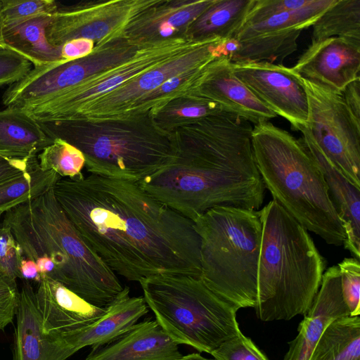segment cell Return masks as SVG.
Here are the masks:
<instances>
[{
    "instance_id": "cell-1",
    "label": "cell",
    "mask_w": 360,
    "mask_h": 360,
    "mask_svg": "<svg viewBox=\"0 0 360 360\" xmlns=\"http://www.w3.org/2000/svg\"><path fill=\"white\" fill-rule=\"evenodd\" d=\"M53 190L83 239L115 274L137 282L158 275L200 278L194 221L138 181L90 174L60 179Z\"/></svg>"
},
{
    "instance_id": "cell-2",
    "label": "cell",
    "mask_w": 360,
    "mask_h": 360,
    "mask_svg": "<svg viewBox=\"0 0 360 360\" xmlns=\"http://www.w3.org/2000/svg\"><path fill=\"white\" fill-rule=\"evenodd\" d=\"M252 128L226 111L181 123L169 130L176 141L174 160L138 182L193 221L216 207L258 210L265 186L254 158Z\"/></svg>"
},
{
    "instance_id": "cell-3",
    "label": "cell",
    "mask_w": 360,
    "mask_h": 360,
    "mask_svg": "<svg viewBox=\"0 0 360 360\" xmlns=\"http://www.w3.org/2000/svg\"><path fill=\"white\" fill-rule=\"evenodd\" d=\"M23 257L49 259L50 278L100 308L111 305L124 287L87 245L57 201L53 188L8 210L3 217Z\"/></svg>"
},
{
    "instance_id": "cell-4",
    "label": "cell",
    "mask_w": 360,
    "mask_h": 360,
    "mask_svg": "<svg viewBox=\"0 0 360 360\" xmlns=\"http://www.w3.org/2000/svg\"><path fill=\"white\" fill-rule=\"evenodd\" d=\"M256 315L263 321L305 314L321 284L326 261L308 231L272 200L261 210Z\"/></svg>"
},
{
    "instance_id": "cell-5",
    "label": "cell",
    "mask_w": 360,
    "mask_h": 360,
    "mask_svg": "<svg viewBox=\"0 0 360 360\" xmlns=\"http://www.w3.org/2000/svg\"><path fill=\"white\" fill-rule=\"evenodd\" d=\"M251 139L257 169L273 200L326 243L343 245L345 230L323 174L301 140L269 121L255 124Z\"/></svg>"
},
{
    "instance_id": "cell-6",
    "label": "cell",
    "mask_w": 360,
    "mask_h": 360,
    "mask_svg": "<svg viewBox=\"0 0 360 360\" xmlns=\"http://www.w3.org/2000/svg\"><path fill=\"white\" fill-rule=\"evenodd\" d=\"M38 122L53 140L79 149L92 174L139 181L169 165L176 153L174 134L151 117Z\"/></svg>"
},
{
    "instance_id": "cell-7",
    "label": "cell",
    "mask_w": 360,
    "mask_h": 360,
    "mask_svg": "<svg viewBox=\"0 0 360 360\" xmlns=\"http://www.w3.org/2000/svg\"><path fill=\"white\" fill-rule=\"evenodd\" d=\"M194 224L200 239V278L238 310L255 308L262 234L259 210L216 207Z\"/></svg>"
},
{
    "instance_id": "cell-8",
    "label": "cell",
    "mask_w": 360,
    "mask_h": 360,
    "mask_svg": "<svg viewBox=\"0 0 360 360\" xmlns=\"http://www.w3.org/2000/svg\"><path fill=\"white\" fill-rule=\"evenodd\" d=\"M143 299L162 329L176 343L210 354L241 332L238 309L200 278L158 275L139 281Z\"/></svg>"
},
{
    "instance_id": "cell-9",
    "label": "cell",
    "mask_w": 360,
    "mask_h": 360,
    "mask_svg": "<svg viewBox=\"0 0 360 360\" xmlns=\"http://www.w3.org/2000/svg\"><path fill=\"white\" fill-rule=\"evenodd\" d=\"M302 81L308 100V120L297 129L301 141L311 155L326 159L360 188V121L342 94Z\"/></svg>"
},
{
    "instance_id": "cell-10",
    "label": "cell",
    "mask_w": 360,
    "mask_h": 360,
    "mask_svg": "<svg viewBox=\"0 0 360 360\" xmlns=\"http://www.w3.org/2000/svg\"><path fill=\"white\" fill-rule=\"evenodd\" d=\"M198 41L180 36L144 42L124 61L45 102L22 109L38 122L70 120L91 101L185 52Z\"/></svg>"
},
{
    "instance_id": "cell-11",
    "label": "cell",
    "mask_w": 360,
    "mask_h": 360,
    "mask_svg": "<svg viewBox=\"0 0 360 360\" xmlns=\"http://www.w3.org/2000/svg\"><path fill=\"white\" fill-rule=\"evenodd\" d=\"M121 36L95 44L87 56L65 62L33 67L2 96L7 108H25L45 102L63 91L132 56L143 45Z\"/></svg>"
},
{
    "instance_id": "cell-12",
    "label": "cell",
    "mask_w": 360,
    "mask_h": 360,
    "mask_svg": "<svg viewBox=\"0 0 360 360\" xmlns=\"http://www.w3.org/2000/svg\"><path fill=\"white\" fill-rule=\"evenodd\" d=\"M225 41L219 37L199 40L185 52L91 101L70 120H125L138 101L168 79L203 68L216 58L224 55Z\"/></svg>"
},
{
    "instance_id": "cell-13",
    "label": "cell",
    "mask_w": 360,
    "mask_h": 360,
    "mask_svg": "<svg viewBox=\"0 0 360 360\" xmlns=\"http://www.w3.org/2000/svg\"><path fill=\"white\" fill-rule=\"evenodd\" d=\"M160 0H110L60 6L46 29L49 41L61 47L77 39L93 41L123 36L127 27Z\"/></svg>"
},
{
    "instance_id": "cell-14",
    "label": "cell",
    "mask_w": 360,
    "mask_h": 360,
    "mask_svg": "<svg viewBox=\"0 0 360 360\" xmlns=\"http://www.w3.org/2000/svg\"><path fill=\"white\" fill-rule=\"evenodd\" d=\"M335 1L313 0L301 9L242 25L231 38L237 41L238 49L229 58L232 63L281 64L297 50V41L302 31L312 26Z\"/></svg>"
},
{
    "instance_id": "cell-15",
    "label": "cell",
    "mask_w": 360,
    "mask_h": 360,
    "mask_svg": "<svg viewBox=\"0 0 360 360\" xmlns=\"http://www.w3.org/2000/svg\"><path fill=\"white\" fill-rule=\"evenodd\" d=\"M236 77L292 129L307 124L308 100L302 77L292 68L268 62L232 63Z\"/></svg>"
},
{
    "instance_id": "cell-16",
    "label": "cell",
    "mask_w": 360,
    "mask_h": 360,
    "mask_svg": "<svg viewBox=\"0 0 360 360\" xmlns=\"http://www.w3.org/2000/svg\"><path fill=\"white\" fill-rule=\"evenodd\" d=\"M291 68L302 79L342 94L360 78V41L330 37L313 42Z\"/></svg>"
},
{
    "instance_id": "cell-17",
    "label": "cell",
    "mask_w": 360,
    "mask_h": 360,
    "mask_svg": "<svg viewBox=\"0 0 360 360\" xmlns=\"http://www.w3.org/2000/svg\"><path fill=\"white\" fill-rule=\"evenodd\" d=\"M191 94L210 100L224 111L254 124L277 116L236 77L232 62L226 55L216 58L205 68Z\"/></svg>"
},
{
    "instance_id": "cell-18",
    "label": "cell",
    "mask_w": 360,
    "mask_h": 360,
    "mask_svg": "<svg viewBox=\"0 0 360 360\" xmlns=\"http://www.w3.org/2000/svg\"><path fill=\"white\" fill-rule=\"evenodd\" d=\"M38 284L35 295L42 331L54 342L62 335L99 319L106 312L107 307L91 304L50 278L42 276Z\"/></svg>"
},
{
    "instance_id": "cell-19",
    "label": "cell",
    "mask_w": 360,
    "mask_h": 360,
    "mask_svg": "<svg viewBox=\"0 0 360 360\" xmlns=\"http://www.w3.org/2000/svg\"><path fill=\"white\" fill-rule=\"evenodd\" d=\"M350 316L341 293L338 265L328 268L312 304L298 327V334L289 342L283 360H308L326 327L335 319Z\"/></svg>"
},
{
    "instance_id": "cell-20",
    "label": "cell",
    "mask_w": 360,
    "mask_h": 360,
    "mask_svg": "<svg viewBox=\"0 0 360 360\" xmlns=\"http://www.w3.org/2000/svg\"><path fill=\"white\" fill-rule=\"evenodd\" d=\"M148 306L143 297H130L124 286L118 298L99 319L60 336L56 340L70 357L86 346L107 344L128 330L146 314Z\"/></svg>"
},
{
    "instance_id": "cell-21",
    "label": "cell",
    "mask_w": 360,
    "mask_h": 360,
    "mask_svg": "<svg viewBox=\"0 0 360 360\" xmlns=\"http://www.w3.org/2000/svg\"><path fill=\"white\" fill-rule=\"evenodd\" d=\"M183 356L156 321L136 323L114 340L92 347L85 360H174Z\"/></svg>"
},
{
    "instance_id": "cell-22",
    "label": "cell",
    "mask_w": 360,
    "mask_h": 360,
    "mask_svg": "<svg viewBox=\"0 0 360 360\" xmlns=\"http://www.w3.org/2000/svg\"><path fill=\"white\" fill-rule=\"evenodd\" d=\"M214 0H160L125 29L123 37L139 43L184 36L190 25Z\"/></svg>"
},
{
    "instance_id": "cell-23",
    "label": "cell",
    "mask_w": 360,
    "mask_h": 360,
    "mask_svg": "<svg viewBox=\"0 0 360 360\" xmlns=\"http://www.w3.org/2000/svg\"><path fill=\"white\" fill-rule=\"evenodd\" d=\"M15 317L13 360H65L68 358L63 349L43 333L35 290L28 281L22 280Z\"/></svg>"
},
{
    "instance_id": "cell-24",
    "label": "cell",
    "mask_w": 360,
    "mask_h": 360,
    "mask_svg": "<svg viewBox=\"0 0 360 360\" xmlns=\"http://www.w3.org/2000/svg\"><path fill=\"white\" fill-rule=\"evenodd\" d=\"M323 174L329 194L345 233L343 245L354 257L360 256V188L326 159L311 155Z\"/></svg>"
},
{
    "instance_id": "cell-25",
    "label": "cell",
    "mask_w": 360,
    "mask_h": 360,
    "mask_svg": "<svg viewBox=\"0 0 360 360\" xmlns=\"http://www.w3.org/2000/svg\"><path fill=\"white\" fill-rule=\"evenodd\" d=\"M53 141L24 110L6 108L0 110V155L26 160L38 155Z\"/></svg>"
},
{
    "instance_id": "cell-26",
    "label": "cell",
    "mask_w": 360,
    "mask_h": 360,
    "mask_svg": "<svg viewBox=\"0 0 360 360\" xmlns=\"http://www.w3.org/2000/svg\"><path fill=\"white\" fill-rule=\"evenodd\" d=\"M51 17L43 15L4 26L5 45L30 60L34 68L65 62L61 56V47L53 46L46 35Z\"/></svg>"
},
{
    "instance_id": "cell-27",
    "label": "cell",
    "mask_w": 360,
    "mask_h": 360,
    "mask_svg": "<svg viewBox=\"0 0 360 360\" xmlns=\"http://www.w3.org/2000/svg\"><path fill=\"white\" fill-rule=\"evenodd\" d=\"M252 0H214L186 30L185 35L200 40L230 39L242 25Z\"/></svg>"
},
{
    "instance_id": "cell-28",
    "label": "cell",
    "mask_w": 360,
    "mask_h": 360,
    "mask_svg": "<svg viewBox=\"0 0 360 360\" xmlns=\"http://www.w3.org/2000/svg\"><path fill=\"white\" fill-rule=\"evenodd\" d=\"M308 360H360V317L342 316L324 330Z\"/></svg>"
},
{
    "instance_id": "cell-29",
    "label": "cell",
    "mask_w": 360,
    "mask_h": 360,
    "mask_svg": "<svg viewBox=\"0 0 360 360\" xmlns=\"http://www.w3.org/2000/svg\"><path fill=\"white\" fill-rule=\"evenodd\" d=\"M61 179L53 171L39 167L37 155L28 159L27 169L20 176L0 184V212L37 197L53 188Z\"/></svg>"
},
{
    "instance_id": "cell-30",
    "label": "cell",
    "mask_w": 360,
    "mask_h": 360,
    "mask_svg": "<svg viewBox=\"0 0 360 360\" xmlns=\"http://www.w3.org/2000/svg\"><path fill=\"white\" fill-rule=\"evenodd\" d=\"M311 27V43L330 37L360 41V0H336Z\"/></svg>"
},
{
    "instance_id": "cell-31",
    "label": "cell",
    "mask_w": 360,
    "mask_h": 360,
    "mask_svg": "<svg viewBox=\"0 0 360 360\" xmlns=\"http://www.w3.org/2000/svg\"><path fill=\"white\" fill-rule=\"evenodd\" d=\"M39 167L44 171H53L61 179H79L84 176L82 169L85 160L82 152L69 143L54 139L37 155Z\"/></svg>"
},
{
    "instance_id": "cell-32",
    "label": "cell",
    "mask_w": 360,
    "mask_h": 360,
    "mask_svg": "<svg viewBox=\"0 0 360 360\" xmlns=\"http://www.w3.org/2000/svg\"><path fill=\"white\" fill-rule=\"evenodd\" d=\"M223 111L216 103L190 94L171 102L154 117V120L160 127L168 131L181 123L195 121Z\"/></svg>"
},
{
    "instance_id": "cell-33",
    "label": "cell",
    "mask_w": 360,
    "mask_h": 360,
    "mask_svg": "<svg viewBox=\"0 0 360 360\" xmlns=\"http://www.w3.org/2000/svg\"><path fill=\"white\" fill-rule=\"evenodd\" d=\"M58 4L52 0H1L0 15L4 26L43 15H53Z\"/></svg>"
},
{
    "instance_id": "cell-34",
    "label": "cell",
    "mask_w": 360,
    "mask_h": 360,
    "mask_svg": "<svg viewBox=\"0 0 360 360\" xmlns=\"http://www.w3.org/2000/svg\"><path fill=\"white\" fill-rule=\"evenodd\" d=\"M343 301L351 316L360 315V264L355 257L345 258L338 264Z\"/></svg>"
},
{
    "instance_id": "cell-35",
    "label": "cell",
    "mask_w": 360,
    "mask_h": 360,
    "mask_svg": "<svg viewBox=\"0 0 360 360\" xmlns=\"http://www.w3.org/2000/svg\"><path fill=\"white\" fill-rule=\"evenodd\" d=\"M210 354L213 360H269L251 339L241 332L224 342Z\"/></svg>"
},
{
    "instance_id": "cell-36",
    "label": "cell",
    "mask_w": 360,
    "mask_h": 360,
    "mask_svg": "<svg viewBox=\"0 0 360 360\" xmlns=\"http://www.w3.org/2000/svg\"><path fill=\"white\" fill-rule=\"evenodd\" d=\"M23 258L22 250L11 230L1 224L0 228V274L16 283L21 279L20 267Z\"/></svg>"
},
{
    "instance_id": "cell-37",
    "label": "cell",
    "mask_w": 360,
    "mask_h": 360,
    "mask_svg": "<svg viewBox=\"0 0 360 360\" xmlns=\"http://www.w3.org/2000/svg\"><path fill=\"white\" fill-rule=\"evenodd\" d=\"M313 0H252L242 25L263 20L272 15L301 9Z\"/></svg>"
},
{
    "instance_id": "cell-38",
    "label": "cell",
    "mask_w": 360,
    "mask_h": 360,
    "mask_svg": "<svg viewBox=\"0 0 360 360\" xmlns=\"http://www.w3.org/2000/svg\"><path fill=\"white\" fill-rule=\"evenodd\" d=\"M32 68V63L20 53L7 46L0 48V87L21 80Z\"/></svg>"
},
{
    "instance_id": "cell-39",
    "label": "cell",
    "mask_w": 360,
    "mask_h": 360,
    "mask_svg": "<svg viewBox=\"0 0 360 360\" xmlns=\"http://www.w3.org/2000/svg\"><path fill=\"white\" fill-rule=\"evenodd\" d=\"M20 300L17 283L0 274V330L13 322Z\"/></svg>"
},
{
    "instance_id": "cell-40",
    "label": "cell",
    "mask_w": 360,
    "mask_h": 360,
    "mask_svg": "<svg viewBox=\"0 0 360 360\" xmlns=\"http://www.w3.org/2000/svg\"><path fill=\"white\" fill-rule=\"evenodd\" d=\"M95 43L89 39H77L65 43L61 46V56L65 61L76 60L89 55Z\"/></svg>"
},
{
    "instance_id": "cell-41",
    "label": "cell",
    "mask_w": 360,
    "mask_h": 360,
    "mask_svg": "<svg viewBox=\"0 0 360 360\" xmlns=\"http://www.w3.org/2000/svg\"><path fill=\"white\" fill-rule=\"evenodd\" d=\"M28 159L15 160L0 155V184L22 175L27 169Z\"/></svg>"
},
{
    "instance_id": "cell-42",
    "label": "cell",
    "mask_w": 360,
    "mask_h": 360,
    "mask_svg": "<svg viewBox=\"0 0 360 360\" xmlns=\"http://www.w3.org/2000/svg\"><path fill=\"white\" fill-rule=\"evenodd\" d=\"M342 96L353 115L360 121V78L349 83Z\"/></svg>"
},
{
    "instance_id": "cell-43",
    "label": "cell",
    "mask_w": 360,
    "mask_h": 360,
    "mask_svg": "<svg viewBox=\"0 0 360 360\" xmlns=\"http://www.w3.org/2000/svg\"><path fill=\"white\" fill-rule=\"evenodd\" d=\"M21 280L32 281L39 283L41 275L39 273L37 264L29 259L23 257L20 267Z\"/></svg>"
},
{
    "instance_id": "cell-44",
    "label": "cell",
    "mask_w": 360,
    "mask_h": 360,
    "mask_svg": "<svg viewBox=\"0 0 360 360\" xmlns=\"http://www.w3.org/2000/svg\"><path fill=\"white\" fill-rule=\"evenodd\" d=\"M174 360H213V359H209L207 358L203 357L199 354L197 353H193L190 354H187L186 356H183L179 359H174Z\"/></svg>"
},
{
    "instance_id": "cell-45",
    "label": "cell",
    "mask_w": 360,
    "mask_h": 360,
    "mask_svg": "<svg viewBox=\"0 0 360 360\" xmlns=\"http://www.w3.org/2000/svg\"><path fill=\"white\" fill-rule=\"evenodd\" d=\"M3 28H4L3 22H2L1 17L0 15V48L6 46L5 45L4 41Z\"/></svg>"
},
{
    "instance_id": "cell-46",
    "label": "cell",
    "mask_w": 360,
    "mask_h": 360,
    "mask_svg": "<svg viewBox=\"0 0 360 360\" xmlns=\"http://www.w3.org/2000/svg\"><path fill=\"white\" fill-rule=\"evenodd\" d=\"M3 214H4V212H0V228H1V224H2Z\"/></svg>"
},
{
    "instance_id": "cell-47",
    "label": "cell",
    "mask_w": 360,
    "mask_h": 360,
    "mask_svg": "<svg viewBox=\"0 0 360 360\" xmlns=\"http://www.w3.org/2000/svg\"><path fill=\"white\" fill-rule=\"evenodd\" d=\"M1 7V0H0V8Z\"/></svg>"
}]
</instances>
